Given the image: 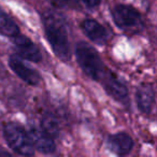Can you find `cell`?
Returning <instances> with one entry per match:
<instances>
[{
    "label": "cell",
    "instance_id": "2",
    "mask_svg": "<svg viewBox=\"0 0 157 157\" xmlns=\"http://www.w3.org/2000/svg\"><path fill=\"white\" fill-rule=\"evenodd\" d=\"M74 55L82 71L93 81L100 82L108 69L96 48L84 41L78 42L74 48Z\"/></svg>",
    "mask_w": 157,
    "mask_h": 157
},
{
    "label": "cell",
    "instance_id": "15",
    "mask_svg": "<svg viewBox=\"0 0 157 157\" xmlns=\"http://www.w3.org/2000/svg\"><path fill=\"white\" fill-rule=\"evenodd\" d=\"M81 3L86 8V9L94 10L98 8L101 3V0H80Z\"/></svg>",
    "mask_w": 157,
    "mask_h": 157
},
{
    "label": "cell",
    "instance_id": "7",
    "mask_svg": "<svg viewBox=\"0 0 157 157\" xmlns=\"http://www.w3.org/2000/svg\"><path fill=\"white\" fill-rule=\"evenodd\" d=\"M12 41L14 43L17 55L22 59L31 61V63H40L42 60V54L39 48L30 38L20 33L12 38Z\"/></svg>",
    "mask_w": 157,
    "mask_h": 157
},
{
    "label": "cell",
    "instance_id": "13",
    "mask_svg": "<svg viewBox=\"0 0 157 157\" xmlns=\"http://www.w3.org/2000/svg\"><path fill=\"white\" fill-rule=\"evenodd\" d=\"M20 33V27L17 26V24L12 20L9 14L6 13L2 9H0V35L12 39Z\"/></svg>",
    "mask_w": 157,
    "mask_h": 157
},
{
    "label": "cell",
    "instance_id": "9",
    "mask_svg": "<svg viewBox=\"0 0 157 157\" xmlns=\"http://www.w3.org/2000/svg\"><path fill=\"white\" fill-rule=\"evenodd\" d=\"M27 133H28V137L30 139L33 148L37 150L39 153L46 155L55 153V151H56L55 139H53L45 132H43L39 126L30 125L28 130H27Z\"/></svg>",
    "mask_w": 157,
    "mask_h": 157
},
{
    "label": "cell",
    "instance_id": "10",
    "mask_svg": "<svg viewBox=\"0 0 157 157\" xmlns=\"http://www.w3.org/2000/svg\"><path fill=\"white\" fill-rule=\"evenodd\" d=\"M105 145L110 152L114 153L117 156H126L131 153L135 142L128 133L121 131V132L108 136L105 140Z\"/></svg>",
    "mask_w": 157,
    "mask_h": 157
},
{
    "label": "cell",
    "instance_id": "8",
    "mask_svg": "<svg viewBox=\"0 0 157 157\" xmlns=\"http://www.w3.org/2000/svg\"><path fill=\"white\" fill-rule=\"evenodd\" d=\"M80 28L84 35L97 45H105L111 38L110 31L103 25L93 18H85L82 21L80 24Z\"/></svg>",
    "mask_w": 157,
    "mask_h": 157
},
{
    "label": "cell",
    "instance_id": "1",
    "mask_svg": "<svg viewBox=\"0 0 157 157\" xmlns=\"http://www.w3.org/2000/svg\"><path fill=\"white\" fill-rule=\"evenodd\" d=\"M42 25L46 41L53 53L63 63L71 59V43L66 20L58 13L48 12L42 16Z\"/></svg>",
    "mask_w": 157,
    "mask_h": 157
},
{
    "label": "cell",
    "instance_id": "4",
    "mask_svg": "<svg viewBox=\"0 0 157 157\" xmlns=\"http://www.w3.org/2000/svg\"><path fill=\"white\" fill-rule=\"evenodd\" d=\"M112 21L122 30H135L142 26V16L136 8L129 5H115L111 10Z\"/></svg>",
    "mask_w": 157,
    "mask_h": 157
},
{
    "label": "cell",
    "instance_id": "3",
    "mask_svg": "<svg viewBox=\"0 0 157 157\" xmlns=\"http://www.w3.org/2000/svg\"><path fill=\"white\" fill-rule=\"evenodd\" d=\"M2 137L15 154L27 157L35 155V148L28 137L27 129L18 123H5L2 126Z\"/></svg>",
    "mask_w": 157,
    "mask_h": 157
},
{
    "label": "cell",
    "instance_id": "12",
    "mask_svg": "<svg viewBox=\"0 0 157 157\" xmlns=\"http://www.w3.org/2000/svg\"><path fill=\"white\" fill-rule=\"evenodd\" d=\"M39 127L43 132H45L53 139H56L60 133V125H59L58 120L54 114L50 112L42 114Z\"/></svg>",
    "mask_w": 157,
    "mask_h": 157
},
{
    "label": "cell",
    "instance_id": "5",
    "mask_svg": "<svg viewBox=\"0 0 157 157\" xmlns=\"http://www.w3.org/2000/svg\"><path fill=\"white\" fill-rule=\"evenodd\" d=\"M101 84L105 93L115 101L123 105H128L129 92L124 82H122L112 71L107 70L105 74L101 78Z\"/></svg>",
    "mask_w": 157,
    "mask_h": 157
},
{
    "label": "cell",
    "instance_id": "6",
    "mask_svg": "<svg viewBox=\"0 0 157 157\" xmlns=\"http://www.w3.org/2000/svg\"><path fill=\"white\" fill-rule=\"evenodd\" d=\"M8 65L10 69L28 85L37 86L41 82V74L38 72V70L24 63V60L18 55H11L8 60Z\"/></svg>",
    "mask_w": 157,
    "mask_h": 157
},
{
    "label": "cell",
    "instance_id": "11",
    "mask_svg": "<svg viewBox=\"0 0 157 157\" xmlns=\"http://www.w3.org/2000/svg\"><path fill=\"white\" fill-rule=\"evenodd\" d=\"M136 103L142 114L150 115L155 105V90L152 84H141L136 90Z\"/></svg>",
    "mask_w": 157,
    "mask_h": 157
},
{
    "label": "cell",
    "instance_id": "14",
    "mask_svg": "<svg viewBox=\"0 0 157 157\" xmlns=\"http://www.w3.org/2000/svg\"><path fill=\"white\" fill-rule=\"evenodd\" d=\"M56 9H80L78 0H48Z\"/></svg>",
    "mask_w": 157,
    "mask_h": 157
}]
</instances>
